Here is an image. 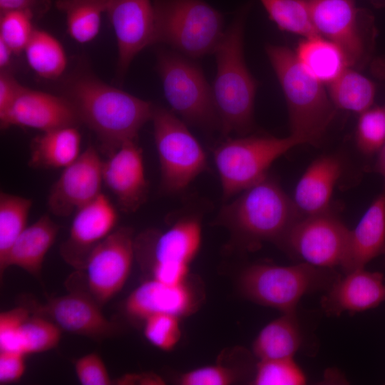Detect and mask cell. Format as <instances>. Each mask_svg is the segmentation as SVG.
I'll return each instance as SVG.
<instances>
[{
	"instance_id": "cell-30",
	"label": "cell",
	"mask_w": 385,
	"mask_h": 385,
	"mask_svg": "<svg viewBox=\"0 0 385 385\" xmlns=\"http://www.w3.org/2000/svg\"><path fill=\"white\" fill-rule=\"evenodd\" d=\"M24 51L30 68L41 78H56L66 68L67 58L63 47L45 31L35 29Z\"/></svg>"
},
{
	"instance_id": "cell-32",
	"label": "cell",
	"mask_w": 385,
	"mask_h": 385,
	"mask_svg": "<svg viewBox=\"0 0 385 385\" xmlns=\"http://www.w3.org/2000/svg\"><path fill=\"white\" fill-rule=\"evenodd\" d=\"M33 205L30 198L1 191L0 193V264L26 229Z\"/></svg>"
},
{
	"instance_id": "cell-46",
	"label": "cell",
	"mask_w": 385,
	"mask_h": 385,
	"mask_svg": "<svg viewBox=\"0 0 385 385\" xmlns=\"http://www.w3.org/2000/svg\"><path fill=\"white\" fill-rule=\"evenodd\" d=\"M371 69L374 76L385 81V58H378L373 61Z\"/></svg>"
},
{
	"instance_id": "cell-16",
	"label": "cell",
	"mask_w": 385,
	"mask_h": 385,
	"mask_svg": "<svg viewBox=\"0 0 385 385\" xmlns=\"http://www.w3.org/2000/svg\"><path fill=\"white\" fill-rule=\"evenodd\" d=\"M118 220L116 208L103 193L78 209L68 237L59 247L63 260L75 269L85 270L91 254L113 231Z\"/></svg>"
},
{
	"instance_id": "cell-18",
	"label": "cell",
	"mask_w": 385,
	"mask_h": 385,
	"mask_svg": "<svg viewBox=\"0 0 385 385\" xmlns=\"http://www.w3.org/2000/svg\"><path fill=\"white\" fill-rule=\"evenodd\" d=\"M80 120L70 103L63 96L22 87L16 100L0 117L2 129L11 126L28 127L41 132L76 126Z\"/></svg>"
},
{
	"instance_id": "cell-4",
	"label": "cell",
	"mask_w": 385,
	"mask_h": 385,
	"mask_svg": "<svg viewBox=\"0 0 385 385\" xmlns=\"http://www.w3.org/2000/svg\"><path fill=\"white\" fill-rule=\"evenodd\" d=\"M265 51L287 101L291 134L304 143L317 144L337 109L323 83L304 68L290 48L267 44Z\"/></svg>"
},
{
	"instance_id": "cell-34",
	"label": "cell",
	"mask_w": 385,
	"mask_h": 385,
	"mask_svg": "<svg viewBox=\"0 0 385 385\" xmlns=\"http://www.w3.org/2000/svg\"><path fill=\"white\" fill-rule=\"evenodd\" d=\"M306 375L293 357L259 360L255 366L252 384L303 385Z\"/></svg>"
},
{
	"instance_id": "cell-9",
	"label": "cell",
	"mask_w": 385,
	"mask_h": 385,
	"mask_svg": "<svg viewBox=\"0 0 385 385\" xmlns=\"http://www.w3.org/2000/svg\"><path fill=\"white\" fill-rule=\"evenodd\" d=\"M151 120L161 188L167 192H180L207 168L205 153L185 123L173 112L154 106Z\"/></svg>"
},
{
	"instance_id": "cell-49",
	"label": "cell",
	"mask_w": 385,
	"mask_h": 385,
	"mask_svg": "<svg viewBox=\"0 0 385 385\" xmlns=\"http://www.w3.org/2000/svg\"><path fill=\"white\" fill-rule=\"evenodd\" d=\"M383 255H384V257H385V250H384V251L383 252Z\"/></svg>"
},
{
	"instance_id": "cell-5",
	"label": "cell",
	"mask_w": 385,
	"mask_h": 385,
	"mask_svg": "<svg viewBox=\"0 0 385 385\" xmlns=\"http://www.w3.org/2000/svg\"><path fill=\"white\" fill-rule=\"evenodd\" d=\"M156 43L195 59L212 54L223 38V15L203 0H154Z\"/></svg>"
},
{
	"instance_id": "cell-19",
	"label": "cell",
	"mask_w": 385,
	"mask_h": 385,
	"mask_svg": "<svg viewBox=\"0 0 385 385\" xmlns=\"http://www.w3.org/2000/svg\"><path fill=\"white\" fill-rule=\"evenodd\" d=\"M202 240L200 220L186 217L164 231L150 230L135 238V255L150 265L180 262L190 265Z\"/></svg>"
},
{
	"instance_id": "cell-28",
	"label": "cell",
	"mask_w": 385,
	"mask_h": 385,
	"mask_svg": "<svg viewBox=\"0 0 385 385\" xmlns=\"http://www.w3.org/2000/svg\"><path fill=\"white\" fill-rule=\"evenodd\" d=\"M110 0H57L56 8L66 16L67 31L76 42L86 43L99 33L101 17Z\"/></svg>"
},
{
	"instance_id": "cell-29",
	"label": "cell",
	"mask_w": 385,
	"mask_h": 385,
	"mask_svg": "<svg viewBox=\"0 0 385 385\" xmlns=\"http://www.w3.org/2000/svg\"><path fill=\"white\" fill-rule=\"evenodd\" d=\"M328 86L329 98L336 108L360 114L373 104L374 83L352 68H346Z\"/></svg>"
},
{
	"instance_id": "cell-7",
	"label": "cell",
	"mask_w": 385,
	"mask_h": 385,
	"mask_svg": "<svg viewBox=\"0 0 385 385\" xmlns=\"http://www.w3.org/2000/svg\"><path fill=\"white\" fill-rule=\"evenodd\" d=\"M156 56V69L173 113L185 123L220 129L212 87L199 65L173 49L159 48Z\"/></svg>"
},
{
	"instance_id": "cell-23",
	"label": "cell",
	"mask_w": 385,
	"mask_h": 385,
	"mask_svg": "<svg viewBox=\"0 0 385 385\" xmlns=\"http://www.w3.org/2000/svg\"><path fill=\"white\" fill-rule=\"evenodd\" d=\"M342 173V163L334 156L316 159L304 173L295 188L293 201L301 214L328 212L334 185Z\"/></svg>"
},
{
	"instance_id": "cell-13",
	"label": "cell",
	"mask_w": 385,
	"mask_h": 385,
	"mask_svg": "<svg viewBox=\"0 0 385 385\" xmlns=\"http://www.w3.org/2000/svg\"><path fill=\"white\" fill-rule=\"evenodd\" d=\"M103 163L97 149L89 145L64 168L49 190V212L57 217H68L98 197L103 183Z\"/></svg>"
},
{
	"instance_id": "cell-3",
	"label": "cell",
	"mask_w": 385,
	"mask_h": 385,
	"mask_svg": "<svg viewBox=\"0 0 385 385\" xmlns=\"http://www.w3.org/2000/svg\"><path fill=\"white\" fill-rule=\"evenodd\" d=\"M238 195L222 207L216 222L247 247L266 241L279 245L301 217L293 200L267 175Z\"/></svg>"
},
{
	"instance_id": "cell-44",
	"label": "cell",
	"mask_w": 385,
	"mask_h": 385,
	"mask_svg": "<svg viewBox=\"0 0 385 385\" xmlns=\"http://www.w3.org/2000/svg\"><path fill=\"white\" fill-rule=\"evenodd\" d=\"M41 0H0L1 12L18 10H31L34 13Z\"/></svg>"
},
{
	"instance_id": "cell-21",
	"label": "cell",
	"mask_w": 385,
	"mask_h": 385,
	"mask_svg": "<svg viewBox=\"0 0 385 385\" xmlns=\"http://www.w3.org/2000/svg\"><path fill=\"white\" fill-rule=\"evenodd\" d=\"M197 297L187 281L168 285L155 279L142 283L128 296L125 308L133 318L145 320L156 314L181 317L190 314L197 306Z\"/></svg>"
},
{
	"instance_id": "cell-20",
	"label": "cell",
	"mask_w": 385,
	"mask_h": 385,
	"mask_svg": "<svg viewBox=\"0 0 385 385\" xmlns=\"http://www.w3.org/2000/svg\"><path fill=\"white\" fill-rule=\"evenodd\" d=\"M385 302L384 275L359 268L339 277L326 291L321 305L326 314L339 317L364 312Z\"/></svg>"
},
{
	"instance_id": "cell-38",
	"label": "cell",
	"mask_w": 385,
	"mask_h": 385,
	"mask_svg": "<svg viewBox=\"0 0 385 385\" xmlns=\"http://www.w3.org/2000/svg\"><path fill=\"white\" fill-rule=\"evenodd\" d=\"M31 314V311L24 305L0 314V351L24 354L21 342V328Z\"/></svg>"
},
{
	"instance_id": "cell-17",
	"label": "cell",
	"mask_w": 385,
	"mask_h": 385,
	"mask_svg": "<svg viewBox=\"0 0 385 385\" xmlns=\"http://www.w3.org/2000/svg\"><path fill=\"white\" fill-rule=\"evenodd\" d=\"M103 182L120 211L133 213L146 201L148 183L143 151L136 140L125 143L103 163Z\"/></svg>"
},
{
	"instance_id": "cell-11",
	"label": "cell",
	"mask_w": 385,
	"mask_h": 385,
	"mask_svg": "<svg viewBox=\"0 0 385 385\" xmlns=\"http://www.w3.org/2000/svg\"><path fill=\"white\" fill-rule=\"evenodd\" d=\"M318 34L338 46L348 66L359 68L367 56L364 31L373 27L372 16L355 0H308Z\"/></svg>"
},
{
	"instance_id": "cell-2",
	"label": "cell",
	"mask_w": 385,
	"mask_h": 385,
	"mask_svg": "<svg viewBox=\"0 0 385 385\" xmlns=\"http://www.w3.org/2000/svg\"><path fill=\"white\" fill-rule=\"evenodd\" d=\"M250 6L237 12L226 29L214 54L217 73L212 86L223 135L249 133L254 124V103L257 88L244 58V28Z\"/></svg>"
},
{
	"instance_id": "cell-24",
	"label": "cell",
	"mask_w": 385,
	"mask_h": 385,
	"mask_svg": "<svg viewBox=\"0 0 385 385\" xmlns=\"http://www.w3.org/2000/svg\"><path fill=\"white\" fill-rule=\"evenodd\" d=\"M385 250V192L379 195L351 230L344 273L364 268Z\"/></svg>"
},
{
	"instance_id": "cell-37",
	"label": "cell",
	"mask_w": 385,
	"mask_h": 385,
	"mask_svg": "<svg viewBox=\"0 0 385 385\" xmlns=\"http://www.w3.org/2000/svg\"><path fill=\"white\" fill-rule=\"evenodd\" d=\"M180 318L169 314H156L147 317L144 322V335L155 347L170 351L181 337Z\"/></svg>"
},
{
	"instance_id": "cell-22",
	"label": "cell",
	"mask_w": 385,
	"mask_h": 385,
	"mask_svg": "<svg viewBox=\"0 0 385 385\" xmlns=\"http://www.w3.org/2000/svg\"><path fill=\"white\" fill-rule=\"evenodd\" d=\"M60 226L48 215L41 216L19 236L0 264L1 279L5 270L16 266L40 279L46 255L54 243Z\"/></svg>"
},
{
	"instance_id": "cell-31",
	"label": "cell",
	"mask_w": 385,
	"mask_h": 385,
	"mask_svg": "<svg viewBox=\"0 0 385 385\" xmlns=\"http://www.w3.org/2000/svg\"><path fill=\"white\" fill-rule=\"evenodd\" d=\"M278 29L304 38L320 36L312 21L308 0H260Z\"/></svg>"
},
{
	"instance_id": "cell-40",
	"label": "cell",
	"mask_w": 385,
	"mask_h": 385,
	"mask_svg": "<svg viewBox=\"0 0 385 385\" xmlns=\"http://www.w3.org/2000/svg\"><path fill=\"white\" fill-rule=\"evenodd\" d=\"M76 376L83 385H110L113 384L106 366L97 353L78 359L75 363Z\"/></svg>"
},
{
	"instance_id": "cell-14",
	"label": "cell",
	"mask_w": 385,
	"mask_h": 385,
	"mask_svg": "<svg viewBox=\"0 0 385 385\" xmlns=\"http://www.w3.org/2000/svg\"><path fill=\"white\" fill-rule=\"evenodd\" d=\"M26 307L34 314L49 319L62 330L97 342L110 338L118 331V325L103 315L101 307L88 292H71L49 298L45 304L29 301Z\"/></svg>"
},
{
	"instance_id": "cell-15",
	"label": "cell",
	"mask_w": 385,
	"mask_h": 385,
	"mask_svg": "<svg viewBox=\"0 0 385 385\" xmlns=\"http://www.w3.org/2000/svg\"><path fill=\"white\" fill-rule=\"evenodd\" d=\"M106 13L117 42V76L123 80L138 53L157 43L153 3L150 0H110Z\"/></svg>"
},
{
	"instance_id": "cell-39",
	"label": "cell",
	"mask_w": 385,
	"mask_h": 385,
	"mask_svg": "<svg viewBox=\"0 0 385 385\" xmlns=\"http://www.w3.org/2000/svg\"><path fill=\"white\" fill-rule=\"evenodd\" d=\"M237 380L235 370L222 365H209L181 374L178 382L181 385H228Z\"/></svg>"
},
{
	"instance_id": "cell-43",
	"label": "cell",
	"mask_w": 385,
	"mask_h": 385,
	"mask_svg": "<svg viewBox=\"0 0 385 385\" xmlns=\"http://www.w3.org/2000/svg\"><path fill=\"white\" fill-rule=\"evenodd\" d=\"M22 87L10 73L4 70L1 71L0 75V117L10 108Z\"/></svg>"
},
{
	"instance_id": "cell-10",
	"label": "cell",
	"mask_w": 385,
	"mask_h": 385,
	"mask_svg": "<svg viewBox=\"0 0 385 385\" xmlns=\"http://www.w3.org/2000/svg\"><path fill=\"white\" fill-rule=\"evenodd\" d=\"M351 230L334 215L326 212L302 216L279 245L292 255L314 266L341 267L349 250Z\"/></svg>"
},
{
	"instance_id": "cell-36",
	"label": "cell",
	"mask_w": 385,
	"mask_h": 385,
	"mask_svg": "<svg viewBox=\"0 0 385 385\" xmlns=\"http://www.w3.org/2000/svg\"><path fill=\"white\" fill-rule=\"evenodd\" d=\"M31 10L1 12L0 39L4 41L14 53L24 51L34 31Z\"/></svg>"
},
{
	"instance_id": "cell-1",
	"label": "cell",
	"mask_w": 385,
	"mask_h": 385,
	"mask_svg": "<svg viewBox=\"0 0 385 385\" xmlns=\"http://www.w3.org/2000/svg\"><path fill=\"white\" fill-rule=\"evenodd\" d=\"M63 96L80 123L94 132L101 151L107 157L125 143L137 140L140 130L151 120L154 107L89 75L71 80Z\"/></svg>"
},
{
	"instance_id": "cell-12",
	"label": "cell",
	"mask_w": 385,
	"mask_h": 385,
	"mask_svg": "<svg viewBox=\"0 0 385 385\" xmlns=\"http://www.w3.org/2000/svg\"><path fill=\"white\" fill-rule=\"evenodd\" d=\"M135 256V237L129 227L113 230L93 250L85 270L88 292L101 307L123 287Z\"/></svg>"
},
{
	"instance_id": "cell-26",
	"label": "cell",
	"mask_w": 385,
	"mask_h": 385,
	"mask_svg": "<svg viewBox=\"0 0 385 385\" xmlns=\"http://www.w3.org/2000/svg\"><path fill=\"white\" fill-rule=\"evenodd\" d=\"M302 342L296 312L283 313L260 330L253 342L252 350L259 360L291 358Z\"/></svg>"
},
{
	"instance_id": "cell-42",
	"label": "cell",
	"mask_w": 385,
	"mask_h": 385,
	"mask_svg": "<svg viewBox=\"0 0 385 385\" xmlns=\"http://www.w3.org/2000/svg\"><path fill=\"white\" fill-rule=\"evenodd\" d=\"M153 279L168 285H177L187 280L189 265L179 262L153 263L150 265Z\"/></svg>"
},
{
	"instance_id": "cell-41",
	"label": "cell",
	"mask_w": 385,
	"mask_h": 385,
	"mask_svg": "<svg viewBox=\"0 0 385 385\" xmlns=\"http://www.w3.org/2000/svg\"><path fill=\"white\" fill-rule=\"evenodd\" d=\"M25 355L14 351H0V384L18 381L26 370Z\"/></svg>"
},
{
	"instance_id": "cell-25",
	"label": "cell",
	"mask_w": 385,
	"mask_h": 385,
	"mask_svg": "<svg viewBox=\"0 0 385 385\" xmlns=\"http://www.w3.org/2000/svg\"><path fill=\"white\" fill-rule=\"evenodd\" d=\"M81 142L76 126L42 132L31 141L28 165L35 169L64 168L80 155Z\"/></svg>"
},
{
	"instance_id": "cell-47",
	"label": "cell",
	"mask_w": 385,
	"mask_h": 385,
	"mask_svg": "<svg viewBox=\"0 0 385 385\" xmlns=\"http://www.w3.org/2000/svg\"><path fill=\"white\" fill-rule=\"evenodd\" d=\"M375 170L380 173L384 181L385 187V143L379 152V156L375 165Z\"/></svg>"
},
{
	"instance_id": "cell-45",
	"label": "cell",
	"mask_w": 385,
	"mask_h": 385,
	"mask_svg": "<svg viewBox=\"0 0 385 385\" xmlns=\"http://www.w3.org/2000/svg\"><path fill=\"white\" fill-rule=\"evenodd\" d=\"M12 53L14 52L9 46L0 39V68L1 71L9 66Z\"/></svg>"
},
{
	"instance_id": "cell-35",
	"label": "cell",
	"mask_w": 385,
	"mask_h": 385,
	"mask_svg": "<svg viewBox=\"0 0 385 385\" xmlns=\"http://www.w3.org/2000/svg\"><path fill=\"white\" fill-rule=\"evenodd\" d=\"M356 143L364 154L379 152L385 143V108L371 107L359 114Z\"/></svg>"
},
{
	"instance_id": "cell-6",
	"label": "cell",
	"mask_w": 385,
	"mask_h": 385,
	"mask_svg": "<svg viewBox=\"0 0 385 385\" xmlns=\"http://www.w3.org/2000/svg\"><path fill=\"white\" fill-rule=\"evenodd\" d=\"M339 277L334 268L305 262L290 266L257 264L242 272L238 284L249 300L283 313H293L303 296L327 291Z\"/></svg>"
},
{
	"instance_id": "cell-27",
	"label": "cell",
	"mask_w": 385,
	"mask_h": 385,
	"mask_svg": "<svg viewBox=\"0 0 385 385\" xmlns=\"http://www.w3.org/2000/svg\"><path fill=\"white\" fill-rule=\"evenodd\" d=\"M295 54L304 68L323 84L329 85L349 67L340 48L321 36L304 38Z\"/></svg>"
},
{
	"instance_id": "cell-8",
	"label": "cell",
	"mask_w": 385,
	"mask_h": 385,
	"mask_svg": "<svg viewBox=\"0 0 385 385\" xmlns=\"http://www.w3.org/2000/svg\"><path fill=\"white\" fill-rule=\"evenodd\" d=\"M299 138L252 135L230 138L213 151L224 200H229L257 183L282 155L303 144Z\"/></svg>"
},
{
	"instance_id": "cell-48",
	"label": "cell",
	"mask_w": 385,
	"mask_h": 385,
	"mask_svg": "<svg viewBox=\"0 0 385 385\" xmlns=\"http://www.w3.org/2000/svg\"><path fill=\"white\" fill-rule=\"evenodd\" d=\"M371 3L376 6H384L385 0H370Z\"/></svg>"
},
{
	"instance_id": "cell-33",
	"label": "cell",
	"mask_w": 385,
	"mask_h": 385,
	"mask_svg": "<svg viewBox=\"0 0 385 385\" xmlns=\"http://www.w3.org/2000/svg\"><path fill=\"white\" fill-rule=\"evenodd\" d=\"M62 329L49 319L30 315L21 328V342L24 355L41 353L56 347Z\"/></svg>"
}]
</instances>
